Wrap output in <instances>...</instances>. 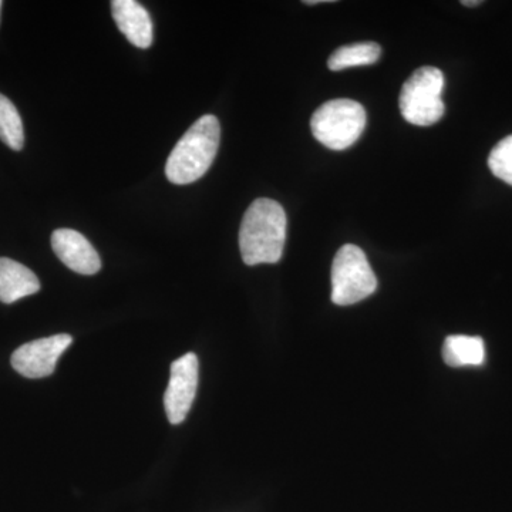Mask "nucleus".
<instances>
[{"mask_svg": "<svg viewBox=\"0 0 512 512\" xmlns=\"http://www.w3.org/2000/svg\"><path fill=\"white\" fill-rule=\"evenodd\" d=\"M444 74L436 67L426 66L416 70L403 84L399 106L404 120L414 126L436 124L444 116Z\"/></svg>", "mask_w": 512, "mask_h": 512, "instance_id": "obj_4", "label": "nucleus"}, {"mask_svg": "<svg viewBox=\"0 0 512 512\" xmlns=\"http://www.w3.org/2000/svg\"><path fill=\"white\" fill-rule=\"evenodd\" d=\"M443 359L450 367L481 366L485 360L484 340L478 336H448L444 340Z\"/></svg>", "mask_w": 512, "mask_h": 512, "instance_id": "obj_11", "label": "nucleus"}, {"mask_svg": "<svg viewBox=\"0 0 512 512\" xmlns=\"http://www.w3.org/2000/svg\"><path fill=\"white\" fill-rule=\"evenodd\" d=\"M220 140L221 127L217 117L207 114L195 121L168 157L165 165L168 181L188 185L204 177L217 157Z\"/></svg>", "mask_w": 512, "mask_h": 512, "instance_id": "obj_2", "label": "nucleus"}, {"mask_svg": "<svg viewBox=\"0 0 512 512\" xmlns=\"http://www.w3.org/2000/svg\"><path fill=\"white\" fill-rule=\"evenodd\" d=\"M464 6H477L481 5L480 0H474V2H461Z\"/></svg>", "mask_w": 512, "mask_h": 512, "instance_id": "obj_15", "label": "nucleus"}, {"mask_svg": "<svg viewBox=\"0 0 512 512\" xmlns=\"http://www.w3.org/2000/svg\"><path fill=\"white\" fill-rule=\"evenodd\" d=\"M382 55V49L375 42L355 43L339 47L329 57L328 67L332 72L349 69V67L369 66L376 63Z\"/></svg>", "mask_w": 512, "mask_h": 512, "instance_id": "obj_12", "label": "nucleus"}, {"mask_svg": "<svg viewBox=\"0 0 512 512\" xmlns=\"http://www.w3.org/2000/svg\"><path fill=\"white\" fill-rule=\"evenodd\" d=\"M111 13L117 28L131 45L138 49H148L153 45V20L141 3L134 0H114L111 2Z\"/></svg>", "mask_w": 512, "mask_h": 512, "instance_id": "obj_9", "label": "nucleus"}, {"mask_svg": "<svg viewBox=\"0 0 512 512\" xmlns=\"http://www.w3.org/2000/svg\"><path fill=\"white\" fill-rule=\"evenodd\" d=\"M313 136L330 150L343 151L359 140L366 128V110L350 99L330 100L313 113Z\"/></svg>", "mask_w": 512, "mask_h": 512, "instance_id": "obj_3", "label": "nucleus"}, {"mask_svg": "<svg viewBox=\"0 0 512 512\" xmlns=\"http://www.w3.org/2000/svg\"><path fill=\"white\" fill-rule=\"evenodd\" d=\"M376 289L377 278L365 252L356 245H343L333 259V303L339 306L355 305L373 295Z\"/></svg>", "mask_w": 512, "mask_h": 512, "instance_id": "obj_5", "label": "nucleus"}, {"mask_svg": "<svg viewBox=\"0 0 512 512\" xmlns=\"http://www.w3.org/2000/svg\"><path fill=\"white\" fill-rule=\"evenodd\" d=\"M52 248L67 268L80 275H94L101 269V259L93 245L74 229H56Z\"/></svg>", "mask_w": 512, "mask_h": 512, "instance_id": "obj_8", "label": "nucleus"}, {"mask_svg": "<svg viewBox=\"0 0 512 512\" xmlns=\"http://www.w3.org/2000/svg\"><path fill=\"white\" fill-rule=\"evenodd\" d=\"M488 167L495 177L512 185V136L505 137L491 151Z\"/></svg>", "mask_w": 512, "mask_h": 512, "instance_id": "obj_14", "label": "nucleus"}, {"mask_svg": "<svg viewBox=\"0 0 512 512\" xmlns=\"http://www.w3.org/2000/svg\"><path fill=\"white\" fill-rule=\"evenodd\" d=\"M40 291L39 278L25 265L0 258V302L15 303Z\"/></svg>", "mask_w": 512, "mask_h": 512, "instance_id": "obj_10", "label": "nucleus"}, {"mask_svg": "<svg viewBox=\"0 0 512 512\" xmlns=\"http://www.w3.org/2000/svg\"><path fill=\"white\" fill-rule=\"evenodd\" d=\"M198 357L187 353L171 365L170 383L164 394V407L171 424L183 423L190 413L198 387Z\"/></svg>", "mask_w": 512, "mask_h": 512, "instance_id": "obj_6", "label": "nucleus"}, {"mask_svg": "<svg viewBox=\"0 0 512 512\" xmlns=\"http://www.w3.org/2000/svg\"><path fill=\"white\" fill-rule=\"evenodd\" d=\"M72 342L73 338L70 335H55L26 343L13 352V369L28 379H43L50 376L55 372L57 360Z\"/></svg>", "mask_w": 512, "mask_h": 512, "instance_id": "obj_7", "label": "nucleus"}, {"mask_svg": "<svg viewBox=\"0 0 512 512\" xmlns=\"http://www.w3.org/2000/svg\"><path fill=\"white\" fill-rule=\"evenodd\" d=\"M285 242L286 214L282 205L269 198L252 202L239 228V249L245 264H276L284 254Z\"/></svg>", "mask_w": 512, "mask_h": 512, "instance_id": "obj_1", "label": "nucleus"}, {"mask_svg": "<svg viewBox=\"0 0 512 512\" xmlns=\"http://www.w3.org/2000/svg\"><path fill=\"white\" fill-rule=\"evenodd\" d=\"M3 2L0 0V9H2Z\"/></svg>", "mask_w": 512, "mask_h": 512, "instance_id": "obj_16", "label": "nucleus"}, {"mask_svg": "<svg viewBox=\"0 0 512 512\" xmlns=\"http://www.w3.org/2000/svg\"><path fill=\"white\" fill-rule=\"evenodd\" d=\"M0 140L13 151H20L25 146L22 117L15 104L3 94H0Z\"/></svg>", "mask_w": 512, "mask_h": 512, "instance_id": "obj_13", "label": "nucleus"}]
</instances>
